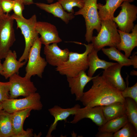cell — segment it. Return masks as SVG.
<instances>
[{"mask_svg":"<svg viewBox=\"0 0 137 137\" xmlns=\"http://www.w3.org/2000/svg\"><path fill=\"white\" fill-rule=\"evenodd\" d=\"M14 19L9 13L0 16V59L5 58L15 41Z\"/></svg>","mask_w":137,"mask_h":137,"instance_id":"obj_6","label":"cell"},{"mask_svg":"<svg viewBox=\"0 0 137 137\" xmlns=\"http://www.w3.org/2000/svg\"><path fill=\"white\" fill-rule=\"evenodd\" d=\"M32 110L27 109L11 113V122L13 135L12 137H18L24 132L23 125L25 119L30 115Z\"/></svg>","mask_w":137,"mask_h":137,"instance_id":"obj_22","label":"cell"},{"mask_svg":"<svg viewBox=\"0 0 137 137\" xmlns=\"http://www.w3.org/2000/svg\"><path fill=\"white\" fill-rule=\"evenodd\" d=\"M136 53H137L136 52L134 53L131 56L133 59L134 63L133 66L135 68H137V56Z\"/></svg>","mask_w":137,"mask_h":137,"instance_id":"obj_36","label":"cell"},{"mask_svg":"<svg viewBox=\"0 0 137 137\" xmlns=\"http://www.w3.org/2000/svg\"><path fill=\"white\" fill-rule=\"evenodd\" d=\"M123 66L116 63L104 70L102 75L111 85L121 91H123L126 86L121 73Z\"/></svg>","mask_w":137,"mask_h":137,"instance_id":"obj_16","label":"cell"},{"mask_svg":"<svg viewBox=\"0 0 137 137\" xmlns=\"http://www.w3.org/2000/svg\"><path fill=\"white\" fill-rule=\"evenodd\" d=\"M3 109L2 102H0V110Z\"/></svg>","mask_w":137,"mask_h":137,"instance_id":"obj_41","label":"cell"},{"mask_svg":"<svg viewBox=\"0 0 137 137\" xmlns=\"http://www.w3.org/2000/svg\"><path fill=\"white\" fill-rule=\"evenodd\" d=\"M114 133L105 131H99L96 135L97 137H113Z\"/></svg>","mask_w":137,"mask_h":137,"instance_id":"obj_34","label":"cell"},{"mask_svg":"<svg viewBox=\"0 0 137 137\" xmlns=\"http://www.w3.org/2000/svg\"><path fill=\"white\" fill-rule=\"evenodd\" d=\"M13 9L14 14L19 16L23 17L22 12L24 9V5L22 0H13Z\"/></svg>","mask_w":137,"mask_h":137,"instance_id":"obj_32","label":"cell"},{"mask_svg":"<svg viewBox=\"0 0 137 137\" xmlns=\"http://www.w3.org/2000/svg\"><path fill=\"white\" fill-rule=\"evenodd\" d=\"M120 6L121 10L119 14L112 20L116 24L119 30L129 33L133 28V22L137 18V7L127 1L123 2Z\"/></svg>","mask_w":137,"mask_h":137,"instance_id":"obj_9","label":"cell"},{"mask_svg":"<svg viewBox=\"0 0 137 137\" xmlns=\"http://www.w3.org/2000/svg\"><path fill=\"white\" fill-rule=\"evenodd\" d=\"M0 4L4 13H9L13 10L14 4L13 0H1Z\"/></svg>","mask_w":137,"mask_h":137,"instance_id":"obj_33","label":"cell"},{"mask_svg":"<svg viewBox=\"0 0 137 137\" xmlns=\"http://www.w3.org/2000/svg\"><path fill=\"white\" fill-rule=\"evenodd\" d=\"M91 88L84 92L80 101L85 107H93L114 102H125L121 91L111 85L102 76L98 75L92 80Z\"/></svg>","mask_w":137,"mask_h":137,"instance_id":"obj_1","label":"cell"},{"mask_svg":"<svg viewBox=\"0 0 137 137\" xmlns=\"http://www.w3.org/2000/svg\"><path fill=\"white\" fill-rule=\"evenodd\" d=\"M33 0H22L24 4L25 5H29L33 4L34 3Z\"/></svg>","mask_w":137,"mask_h":137,"instance_id":"obj_37","label":"cell"},{"mask_svg":"<svg viewBox=\"0 0 137 137\" xmlns=\"http://www.w3.org/2000/svg\"><path fill=\"white\" fill-rule=\"evenodd\" d=\"M97 0H83V7L74 14L75 15H82L84 18L86 28L85 37L86 41L88 43L91 42L94 30L96 29L98 33L101 28V20L98 11Z\"/></svg>","mask_w":137,"mask_h":137,"instance_id":"obj_5","label":"cell"},{"mask_svg":"<svg viewBox=\"0 0 137 137\" xmlns=\"http://www.w3.org/2000/svg\"><path fill=\"white\" fill-rule=\"evenodd\" d=\"M11 113L0 110V137H12Z\"/></svg>","mask_w":137,"mask_h":137,"instance_id":"obj_25","label":"cell"},{"mask_svg":"<svg viewBox=\"0 0 137 137\" xmlns=\"http://www.w3.org/2000/svg\"><path fill=\"white\" fill-rule=\"evenodd\" d=\"M125 114L128 121L137 130V103L129 97L125 98Z\"/></svg>","mask_w":137,"mask_h":137,"instance_id":"obj_27","label":"cell"},{"mask_svg":"<svg viewBox=\"0 0 137 137\" xmlns=\"http://www.w3.org/2000/svg\"><path fill=\"white\" fill-rule=\"evenodd\" d=\"M117 31L120 36L121 41L116 48L119 51H124L126 56L128 58L133 49L137 46V24L134 25L130 33L123 32L119 29Z\"/></svg>","mask_w":137,"mask_h":137,"instance_id":"obj_17","label":"cell"},{"mask_svg":"<svg viewBox=\"0 0 137 137\" xmlns=\"http://www.w3.org/2000/svg\"><path fill=\"white\" fill-rule=\"evenodd\" d=\"M9 79L10 98H15L20 96L27 97L36 92L37 90L30 79L25 76L22 77L15 74Z\"/></svg>","mask_w":137,"mask_h":137,"instance_id":"obj_10","label":"cell"},{"mask_svg":"<svg viewBox=\"0 0 137 137\" xmlns=\"http://www.w3.org/2000/svg\"><path fill=\"white\" fill-rule=\"evenodd\" d=\"M63 8L67 12L74 14L73 8L77 7L80 8L84 5L83 0H58Z\"/></svg>","mask_w":137,"mask_h":137,"instance_id":"obj_29","label":"cell"},{"mask_svg":"<svg viewBox=\"0 0 137 137\" xmlns=\"http://www.w3.org/2000/svg\"><path fill=\"white\" fill-rule=\"evenodd\" d=\"M36 29L39 34L41 35L39 38L42 44L45 46L51 43H57L62 41L59 36L56 26L50 23L37 21Z\"/></svg>","mask_w":137,"mask_h":137,"instance_id":"obj_12","label":"cell"},{"mask_svg":"<svg viewBox=\"0 0 137 137\" xmlns=\"http://www.w3.org/2000/svg\"><path fill=\"white\" fill-rule=\"evenodd\" d=\"M134 0H106V3L103 5L100 3L97 4L98 14L101 20L112 19L116 9L125 1L130 3Z\"/></svg>","mask_w":137,"mask_h":137,"instance_id":"obj_20","label":"cell"},{"mask_svg":"<svg viewBox=\"0 0 137 137\" xmlns=\"http://www.w3.org/2000/svg\"><path fill=\"white\" fill-rule=\"evenodd\" d=\"M74 115L73 120L70 122L73 124H76L84 118L90 119L99 126H102L107 122L102 107L101 106L80 107Z\"/></svg>","mask_w":137,"mask_h":137,"instance_id":"obj_11","label":"cell"},{"mask_svg":"<svg viewBox=\"0 0 137 137\" xmlns=\"http://www.w3.org/2000/svg\"><path fill=\"white\" fill-rule=\"evenodd\" d=\"M70 52L67 48L61 49L56 43L45 45L44 49L47 63L56 67L68 60Z\"/></svg>","mask_w":137,"mask_h":137,"instance_id":"obj_13","label":"cell"},{"mask_svg":"<svg viewBox=\"0 0 137 137\" xmlns=\"http://www.w3.org/2000/svg\"><path fill=\"white\" fill-rule=\"evenodd\" d=\"M41 97L38 93L35 92L23 98H9L2 102L3 109L11 113L27 109L40 110L43 106Z\"/></svg>","mask_w":137,"mask_h":137,"instance_id":"obj_8","label":"cell"},{"mask_svg":"<svg viewBox=\"0 0 137 137\" xmlns=\"http://www.w3.org/2000/svg\"><path fill=\"white\" fill-rule=\"evenodd\" d=\"M5 58L2 64V71L0 74L6 79L15 74H18L20 69L26 62L25 61L20 62L18 60L16 52L10 49Z\"/></svg>","mask_w":137,"mask_h":137,"instance_id":"obj_18","label":"cell"},{"mask_svg":"<svg viewBox=\"0 0 137 137\" xmlns=\"http://www.w3.org/2000/svg\"><path fill=\"white\" fill-rule=\"evenodd\" d=\"M128 121L127 116L125 115L107 121L102 126H99L98 131L114 133L122 128Z\"/></svg>","mask_w":137,"mask_h":137,"instance_id":"obj_26","label":"cell"},{"mask_svg":"<svg viewBox=\"0 0 137 137\" xmlns=\"http://www.w3.org/2000/svg\"><path fill=\"white\" fill-rule=\"evenodd\" d=\"M11 16L15 20L17 28H20L23 35L25 43L24 49L23 54L19 59L20 62L27 61L30 50L36 40L38 38L39 33L36 29L37 21L35 14L32 15L28 19L24 17L19 16L13 13Z\"/></svg>","mask_w":137,"mask_h":137,"instance_id":"obj_4","label":"cell"},{"mask_svg":"<svg viewBox=\"0 0 137 137\" xmlns=\"http://www.w3.org/2000/svg\"><path fill=\"white\" fill-rule=\"evenodd\" d=\"M80 43L85 46V52L82 53L70 52L68 60L56 68V71L61 75H66V77H73L88 68V56L93 48V44Z\"/></svg>","mask_w":137,"mask_h":137,"instance_id":"obj_2","label":"cell"},{"mask_svg":"<svg viewBox=\"0 0 137 137\" xmlns=\"http://www.w3.org/2000/svg\"><path fill=\"white\" fill-rule=\"evenodd\" d=\"M10 85L9 81L6 82L0 81V102L10 98L9 93Z\"/></svg>","mask_w":137,"mask_h":137,"instance_id":"obj_31","label":"cell"},{"mask_svg":"<svg viewBox=\"0 0 137 137\" xmlns=\"http://www.w3.org/2000/svg\"><path fill=\"white\" fill-rule=\"evenodd\" d=\"M80 108L79 104H76L71 108H63L57 105H55L48 109L50 114L54 118V121L50 125L46 137L52 136V132L56 129L58 123L64 121L67 122V118L71 115H74L78 109Z\"/></svg>","mask_w":137,"mask_h":137,"instance_id":"obj_14","label":"cell"},{"mask_svg":"<svg viewBox=\"0 0 137 137\" xmlns=\"http://www.w3.org/2000/svg\"><path fill=\"white\" fill-rule=\"evenodd\" d=\"M35 4L41 9L52 14L55 17L60 18L66 24H68L70 21L75 18L73 14L65 10L58 1L50 4L40 2Z\"/></svg>","mask_w":137,"mask_h":137,"instance_id":"obj_19","label":"cell"},{"mask_svg":"<svg viewBox=\"0 0 137 137\" xmlns=\"http://www.w3.org/2000/svg\"><path fill=\"white\" fill-rule=\"evenodd\" d=\"M137 130L128 121L121 129L114 133L113 137H136Z\"/></svg>","mask_w":137,"mask_h":137,"instance_id":"obj_28","label":"cell"},{"mask_svg":"<svg viewBox=\"0 0 137 137\" xmlns=\"http://www.w3.org/2000/svg\"><path fill=\"white\" fill-rule=\"evenodd\" d=\"M33 130L31 128H28L26 130L20 135L18 137H31L34 136L33 133Z\"/></svg>","mask_w":137,"mask_h":137,"instance_id":"obj_35","label":"cell"},{"mask_svg":"<svg viewBox=\"0 0 137 137\" xmlns=\"http://www.w3.org/2000/svg\"><path fill=\"white\" fill-rule=\"evenodd\" d=\"M95 77H89L85 71H82L75 76L67 77L71 93L75 95L76 100H80L85 86Z\"/></svg>","mask_w":137,"mask_h":137,"instance_id":"obj_15","label":"cell"},{"mask_svg":"<svg viewBox=\"0 0 137 137\" xmlns=\"http://www.w3.org/2000/svg\"><path fill=\"white\" fill-rule=\"evenodd\" d=\"M102 107L107 122L125 115V102H116Z\"/></svg>","mask_w":137,"mask_h":137,"instance_id":"obj_23","label":"cell"},{"mask_svg":"<svg viewBox=\"0 0 137 137\" xmlns=\"http://www.w3.org/2000/svg\"><path fill=\"white\" fill-rule=\"evenodd\" d=\"M128 76L126 78V87L123 91H121V94L124 98H130L137 103V83L132 87H129Z\"/></svg>","mask_w":137,"mask_h":137,"instance_id":"obj_30","label":"cell"},{"mask_svg":"<svg viewBox=\"0 0 137 137\" xmlns=\"http://www.w3.org/2000/svg\"><path fill=\"white\" fill-rule=\"evenodd\" d=\"M131 74L132 75H136L137 72L134 71H132L131 72Z\"/></svg>","mask_w":137,"mask_h":137,"instance_id":"obj_40","label":"cell"},{"mask_svg":"<svg viewBox=\"0 0 137 137\" xmlns=\"http://www.w3.org/2000/svg\"><path fill=\"white\" fill-rule=\"evenodd\" d=\"M98 51L93 48L88 54V60L89 69L88 75L92 77L96 70L98 69H102L104 70L116 63L109 62L100 59L97 55Z\"/></svg>","mask_w":137,"mask_h":137,"instance_id":"obj_21","label":"cell"},{"mask_svg":"<svg viewBox=\"0 0 137 137\" xmlns=\"http://www.w3.org/2000/svg\"><path fill=\"white\" fill-rule=\"evenodd\" d=\"M3 70L2 64L1 63V59H0V74L2 73Z\"/></svg>","mask_w":137,"mask_h":137,"instance_id":"obj_39","label":"cell"},{"mask_svg":"<svg viewBox=\"0 0 137 137\" xmlns=\"http://www.w3.org/2000/svg\"><path fill=\"white\" fill-rule=\"evenodd\" d=\"M1 0H0V16L2 15L4 13L2 8L1 7L0 4V1Z\"/></svg>","mask_w":137,"mask_h":137,"instance_id":"obj_38","label":"cell"},{"mask_svg":"<svg viewBox=\"0 0 137 137\" xmlns=\"http://www.w3.org/2000/svg\"><path fill=\"white\" fill-rule=\"evenodd\" d=\"M42 44L39 37L30 50L25 76L27 78L30 79L32 76L35 75L41 78L42 77L43 73L47 63L45 59L41 56Z\"/></svg>","mask_w":137,"mask_h":137,"instance_id":"obj_7","label":"cell"},{"mask_svg":"<svg viewBox=\"0 0 137 137\" xmlns=\"http://www.w3.org/2000/svg\"><path fill=\"white\" fill-rule=\"evenodd\" d=\"M49 3H52L53 2L54 0H46Z\"/></svg>","mask_w":137,"mask_h":137,"instance_id":"obj_42","label":"cell"},{"mask_svg":"<svg viewBox=\"0 0 137 137\" xmlns=\"http://www.w3.org/2000/svg\"><path fill=\"white\" fill-rule=\"evenodd\" d=\"M101 24L97 36H93L91 41L93 48L98 51L106 46L116 48L121 41L116 24L111 19L101 20Z\"/></svg>","mask_w":137,"mask_h":137,"instance_id":"obj_3","label":"cell"},{"mask_svg":"<svg viewBox=\"0 0 137 137\" xmlns=\"http://www.w3.org/2000/svg\"><path fill=\"white\" fill-rule=\"evenodd\" d=\"M103 53L106 55L109 59L116 61L118 63L124 66H133V63L132 58L127 57L125 55L114 47H111L109 48H102Z\"/></svg>","mask_w":137,"mask_h":137,"instance_id":"obj_24","label":"cell"}]
</instances>
